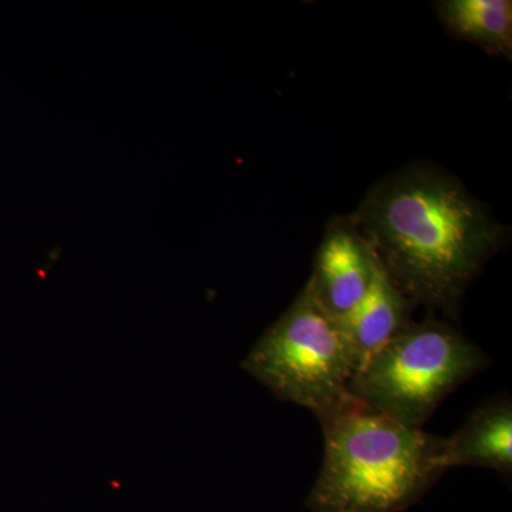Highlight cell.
Instances as JSON below:
<instances>
[{"mask_svg": "<svg viewBox=\"0 0 512 512\" xmlns=\"http://www.w3.org/2000/svg\"><path fill=\"white\" fill-rule=\"evenodd\" d=\"M446 463L453 467H484L504 477L512 473V406L508 397L493 399L470 414L446 439Z\"/></svg>", "mask_w": 512, "mask_h": 512, "instance_id": "52a82bcc", "label": "cell"}, {"mask_svg": "<svg viewBox=\"0 0 512 512\" xmlns=\"http://www.w3.org/2000/svg\"><path fill=\"white\" fill-rule=\"evenodd\" d=\"M244 367L278 399L311 410L316 419L349 396L355 375L342 323L320 305L309 282L256 343Z\"/></svg>", "mask_w": 512, "mask_h": 512, "instance_id": "277c9868", "label": "cell"}, {"mask_svg": "<svg viewBox=\"0 0 512 512\" xmlns=\"http://www.w3.org/2000/svg\"><path fill=\"white\" fill-rule=\"evenodd\" d=\"M318 420L325 453L311 512H402L448 470L444 437L397 423L350 394Z\"/></svg>", "mask_w": 512, "mask_h": 512, "instance_id": "7a4b0ae2", "label": "cell"}, {"mask_svg": "<svg viewBox=\"0 0 512 512\" xmlns=\"http://www.w3.org/2000/svg\"><path fill=\"white\" fill-rule=\"evenodd\" d=\"M412 302L397 288L383 265L359 305L340 319L355 360V373L410 323Z\"/></svg>", "mask_w": 512, "mask_h": 512, "instance_id": "8992f818", "label": "cell"}, {"mask_svg": "<svg viewBox=\"0 0 512 512\" xmlns=\"http://www.w3.org/2000/svg\"><path fill=\"white\" fill-rule=\"evenodd\" d=\"M377 264L375 251L355 222H338L326 232L308 282L320 305L340 320L369 292Z\"/></svg>", "mask_w": 512, "mask_h": 512, "instance_id": "5b68a950", "label": "cell"}, {"mask_svg": "<svg viewBox=\"0 0 512 512\" xmlns=\"http://www.w3.org/2000/svg\"><path fill=\"white\" fill-rule=\"evenodd\" d=\"M441 19L454 35L495 55L511 57L510 0H446L437 3Z\"/></svg>", "mask_w": 512, "mask_h": 512, "instance_id": "ba28073f", "label": "cell"}, {"mask_svg": "<svg viewBox=\"0 0 512 512\" xmlns=\"http://www.w3.org/2000/svg\"><path fill=\"white\" fill-rule=\"evenodd\" d=\"M355 224L403 295L446 315L504 235L456 178L419 164L376 185Z\"/></svg>", "mask_w": 512, "mask_h": 512, "instance_id": "6da1fadb", "label": "cell"}, {"mask_svg": "<svg viewBox=\"0 0 512 512\" xmlns=\"http://www.w3.org/2000/svg\"><path fill=\"white\" fill-rule=\"evenodd\" d=\"M490 365L460 330L436 319L406 326L357 370L349 394L369 409L421 429L458 386Z\"/></svg>", "mask_w": 512, "mask_h": 512, "instance_id": "3957f363", "label": "cell"}]
</instances>
